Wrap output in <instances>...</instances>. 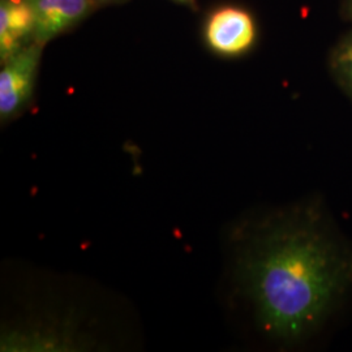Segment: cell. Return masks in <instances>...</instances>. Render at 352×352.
Returning <instances> with one entry per match:
<instances>
[{
  "mask_svg": "<svg viewBox=\"0 0 352 352\" xmlns=\"http://www.w3.org/2000/svg\"><path fill=\"white\" fill-rule=\"evenodd\" d=\"M30 42H33V17L25 0H0L1 64Z\"/></svg>",
  "mask_w": 352,
  "mask_h": 352,
  "instance_id": "5b68a950",
  "label": "cell"
},
{
  "mask_svg": "<svg viewBox=\"0 0 352 352\" xmlns=\"http://www.w3.org/2000/svg\"><path fill=\"white\" fill-rule=\"evenodd\" d=\"M241 277L270 336L305 340L352 294V245L318 208H298L258 230L243 257Z\"/></svg>",
  "mask_w": 352,
  "mask_h": 352,
  "instance_id": "6da1fadb",
  "label": "cell"
},
{
  "mask_svg": "<svg viewBox=\"0 0 352 352\" xmlns=\"http://www.w3.org/2000/svg\"><path fill=\"white\" fill-rule=\"evenodd\" d=\"M184 1H189V0H184Z\"/></svg>",
  "mask_w": 352,
  "mask_h": 352,
  "instance_id": "9c48e42d",
  "label": "cell"
},
{
  "mask_svg": "<svg viewBox=\"0 0 352 352\" xmlns=\"http://www.w3.org/2000/svg\"><path fill=\"white\" fill-rule=\"evenodd\" d=\"M344 13L352 21V0H346L344 1Z\"/></svg>",
  "mask_w": 352,
  "mask_h": 352,
  "instance_id": "52a82bcc",
  "label": "cell"
},
{
  "mask_svg": "<svg viewBox=\"0 0 352 352\" xmlns=\"http://www.w3.org/2000/svg\"><path fill=\"white\" fill-rule=\"evenodd\" d=\"M331 74L352 98V32L340 39L330 55Z\"/></svg>",
  "mask_w": 352,
  "mask_h": 352,
  "instance_id": "8992f818",
  "label": "cell"
},
{
  "mask_svg": "<svg viewBox=\"0 0 352 352\" xmlns=\"http://www.w3.org/2000/svg\"><path fill=\"white\" fill-rule=\"evenodd\" d=\"M33 17V42L46 45L85 19L94 0H25Z\"/></svg>",
  "mask_w": 352,
  "mask_h": 352,
  "instance_id": "277c9868",
  "label": "cell"
},
{
  "mask_svg": "<svg viewBox=\"0 0 352 352\" xmlns=\"http://www.w3.org/2000/svg\"><path fill=\"white\" fill-rule=\"evenodd\" d=\"M43 45L30 42L3 63L0 72V116L8 119L30 100Z\"/></svg>",
  "mask_w": 352,
  "mask_h": 352,
  "instance_id": "7a4b0ae2",
  "label": "cell"
},
{
  "mask_svg": "<svg viewBox=\"0 0 352 352\" xmlns=\"http://www.w3.org/2000/svg\"><path fill=\"white\" fill-rule=\"evenodd\" d=\"M205 37L215 52L240 55L254 43L256 25L250 12L238 7H225L210 16Z\"/></svg>",
  "mask_w": 352,
  "mask_h": 352,
  "instance_id": "3957f363",
  "label": "cell"
},
{
  "mask_svg": "<svg viewBox=\"0 0 352 352\" xmlns=\"http://www.w3.org/2000/svg\"><path fill=\"white\" fill-rule=\"evenodd\" d=\"M177 1H184V0H177Z\"/></svg>",
  "mask_w": 352,
  "mask_h": 352,
  "instance_id": "ba28073f",
  "label": "cell"
}]
</instances>
